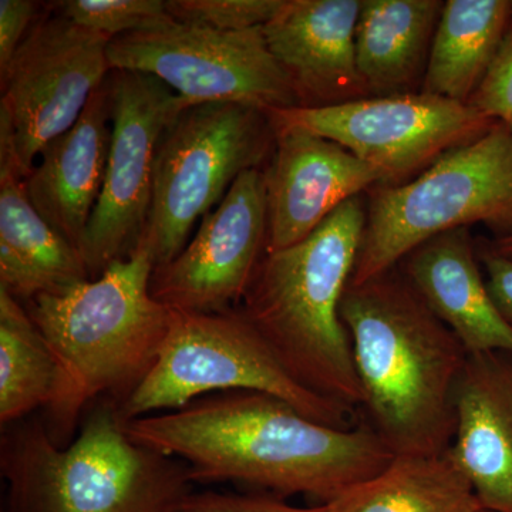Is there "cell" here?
Instances as JSON below:
<instances>
[{"label":"cell","instance_id":"7402d4cb","mask_svg":"<svg viewBox=\"0 0 512 512\" xmlns=\"http://www.w3.org/2000/svg\"><path fill=\"white\" fill-rule=\"evenodd\" d=\"M473 487L447 454L394 456L376 476L311 512H478Z\"/></svg>","mask_w":512,"mask_h":512},{"label":"cell","instance_id":"2e32d148","mask_svg":"<svg viewBox=\"0 0 512 512\" xmlns=\"http://www.w3.org/2000/svg\"><path fill=\"white\" fill-rule=\"evenodd\" d=\"M454 407L448 458L484 508L512 512V362L497 352L468 355Z\"/></svg>","mask_w":512,"mask_h":512},{"label":"cell","instance_id":"52a82bcc","mask_svg":"<svg viewBox=\"0 0 512 512\" xmlns=\"http://www.w3.org/2000/svg\"><path fill=\"white\" fill-rule=\"evenodd\" d=\"M238 390L271 394L326 426L350 427L352 412L299 383L237 309L171 311L170 329L156 365L119 403V413L127 423L173 412L210 394Z\"/></svg>","mask_w":512,"mask_h":512},{"label":"cell","instance_id":"277c9868","mask_svg":"<svg viewBox=\"0 0 512 512\" xmlns=\"http://www.w3.org/2000/svg\"><path fill=\"white\" fill-rule=\"evenodd\" d=\"M366 221L359 195L299 244L265 252L237 308L299 383L350 412L362 407V390L340 303Z\"/></svg>","mask_w":512,"mask_h":512},{"label":"cell","instance_id":"e0dca14e","mask_svg":"<svg viewBox=\"0 0 512 512\" xmlns=\"http://www.w3.org/2000/svg\"><path fill=\"white\" fill-rule=\"evenodd\" d=\"M480 265L470 229L458 228L423 242L399 269L468 355H512V328L495 308Z\"/></svg>","mask_w":512,"mask_h":512},{"label":"cell","instance_id":"5b68a950","mask_svg":"<svg viewBox=\"0 0 512 512\" xmlns=\"http://www.w3.org/2000/svg\"><path fill=\"white\" fill-rule=\"evenodd\" d=\"M0 470L6 512H177L194 493L187 464L131 440L110 397L90 407L64 448L42 414L3 427Z\"/></svg>","mask_w":512,"mask_h":512},{"label":"cell","instance_id":"484cf974","mask_svg":"<svg viewBox=\"0 0 512 512\" xmlns=\"http://www.w3.org/2000/svg\"><path fill=\"white\" fill-rule=\"evenodd\" d=\"M512 134V25L483 82L468 103Z\"/></svg>","mask_w":512,"mask_h":512},{"label":"cell","instance_id":"f546056e","mask_svg":"<svg viewBox=\"0 0 512 512\" xmlns=\"http://www.w3.org/2000/svg\"><path fill=\"white\" fill-rule=\"evenodd\" d=\"M488 247L493 249L497 254L505 256V258L512 259V234L504 235V237H498L487 241Z\"/></svg>","mask_w":512,"mask_h":512},{"label":"cell","instance_id":"7c38bea8","mask_svg":"<svg viewBox=\"0 0 512 512\" xmlns=\"http://www.w3.org/2000/svg\"><path fill=\"white\" fill-rule=\"evenodd\" d=\"M110 42L111 37L52 15L49 9L0 72V111L12 124L23 178L43 148L74 126L109 76Z\"/></svg>","mask_w":512,"mask_h":512},{"label":"cell","instance_id":"cb8c5ba5","mask_svg":"<svg viewBox=\"0 0 512 512\" xmlns=\"http://www.w3.org/2000/svg\"><path fill=\"white\" fill-rule=\"evenodd\" d=\"M56 15L114 39L173 18L164 0H63L50 3Z\"/></svg>","mask_w":512,"mask_h":512},{"label":"cell","instance_id":"603a6c76","mask_svg":"<svg viewBox=\"0 0 512 512\" xmlns=\"http://www.w3.org/2000/svg\"><path fill=\"white\" fill-rule=\"evenodd\" d=\"M56 384V363L26 306L0 288V423L45 409Z\"/></svg>","mask_w":512,"mask_h":512},{"label":"cell","instance_id":"ac0fdd59","mask_svg":"<svg viewBox=\"0 0 512 512\" xmlns=\"http://www.w3.org/2000/svg\"><path fill=\"white\" fill-rule=\"evenodd\" d=\"M107 79L72 128L50 141L25 178L26 194L47 224L80 249L99 201L111 144Z\"/></svg>","mask_w":512,"mask_h":512},{"label":"cell","instance_id":"3957f363","mask_svg":"<svg viewBox=\"0 0 512 512\" xmlns=\"http://www.w3.org/2000/svg\"><path fill=\"white\" fill-rule=\"evenodd\" d=\"M154 268L141 238L99 278L23 303L56 363L55 390L42 413L56 446L76 439L90 404L123 402L156 365L171 309L151 295Z\"/></svg>","mask_w":512,"mask_h":512},{"label":"cell","instance_id":"9c48e42d","mask_svg":"<svg viewBox=\"0 0 512 512\" xmlns=\"http://www.w3.org/2000/svg\"><path fill=\"white\" fill-rule=\"evenodd\" d=\"M111 70L151 74L188 107L237 103L269 111L298 107L295 93L266 45L264 30L224 32L180 22L111 39Z\"/></svg>","mask_w":512,"mask_h":512},{"label":"cell","instance_id":"44dd1931","mask_svg":"<svg viewBox=\"0 0 512 512\" xmlns=\"http://www.w3.org/2000/svg\"><path fill=\"white\" fill-rule=\"evenodd\" d=\"M510 28L511 2L507 0L444 2L421 93L468 103Z\"/></svg>","mask_w":512,"mask_h":512},{"label":"cell","instance_id":"7a4b0ae2","mask_svg":"<svg viewBox=\"0 0 512 512\" xmlns=\"http://www.w3.org/2000/svg\"><path fill=\"white\" fill-rule=\"evenodd\" d=\"M340 318L352 342L362 409L393 456H443L456 434L454 394L468 353L399 266L349 284Z\"/></svg>","mask_w":512,"mask_h":512},{"label":"cell","instance_id":"6da1fadb","mask_svg":"<svg viewBox=\"0 0 512 512\" xmlns=\"http://www.w3.org/2000/svg\"><path fill=\"white\" fill-rule=\"evenodd\" d=\"M131 440L187 464L194 483H232L329 503L394 456L367 424L338 429L259 392L200 397L124 423Z\"/></svg>","mask_w":512,"mask_h":512},{"label":"cell","instance_id":"8992f818","mask_svg":"<svg viewBox=\"0 0 512 512\" xmlns=\"http://www.w3.org/2000/svg\"><path fill=\"white\" fill-rule=\"evenodd\" d=\"M367 221L350 284L399 266L443 232L483 224L512 234V134L497 121L484 136L454 148L402 185L367 191Z\"/></svg>","mask_w":512,"mask_h":512},{"label":"cell","instance_id":"30bf717a","mask_svg":"<svg viewBox=\"0 0 512 512\" xmlns=\"http://www.w3.org/2000/svg\"><path fill=\"white\" fill-rule=\"evenodd\" d=\"M276 131L328 138L375 168L383 185H402L448 151L484 136L497 121L476 107L430 94L366 97L322 109L269 110Z\"/></svg>","mask_w":512,"mask_h":512},{"label":"cell","instance_id":"9a60e30c","mask_svg":"<svg viewBox=\"0 0 512 512\" xmlns=\"http://www.w3.org/2000/svg\"><path fill=\"white\" fill-rule=\"evenodd\" d=\"M362 0H284L262 26L298 107L322 109L369 97L356 63Z\"/></svg>","mask_w":512,"mask_h":512},{"label":"cell","instance_id":"83f0119b","mask_svg":"<svg viewBox=\"0 0 512 512\" xmlns=\"http://www.w3.org/2000/svg\"><path fill=\"white\" fill-rule=\"evenodd\" d=\"M39 3L32 0L0 2V72L5 70L18 52L23 40L39 18Z\"/></svg>","mask_w":512,"mask_h":512},{"label":"cell","instance_id":"ffe728a7","mask_svg":"<svg viewBox=\"0 0 512 512\" xmlns=\"http://www.w3.org/2000/svg\"><path fill=\"white\" fill-rule=\"evenodd\" d=\"M444 2L362 0L356 63L369 97L421 93Z\"/></svg>","mask_w":512,"mask_h":512},{"label":"cell","instance_id":"8fae6325","mask_svg":"<svg viewBox=\"0 0 512 512\" xmlns=\"http://www.w3.org/2000/svg\"><path fill=\"white\" fill-rule=\"evenodd\" d=\"M111 144L106 178L80 252L90 279L133 254L153 202L161 138L188 104L151 74L111 70Z\"/></svg>","mask_w":512,"mask_h":512},{"label":"cell","instance_id":"1f68e13d","mask_svg":"<svg viewBox=\"0 0 512 512\" xmlns=\"http://www.w3.org/2000/svg\"><path fill=\"white\" fill-rule=\"evenodd\" d=\"M511 25H512V2H511Z\"/></svg>","mask_w":512,"mask_h":512},{"label":"cell","instance_id":"ba28073f","mask_svg":"<svg viewBox=\"0 0 512 512\" xmlns=\"http://www.w3.org/2000/svg\"><path fill=\"white\" fill-rule=\"evenodd\" d=\"M275 143L268 113L244 104H198L177 117L158 146L143 235L156 266L183 251L195 222L220 204L239 175L264 170Z\"/></svg>","mask_w":512,"mask_h":512},{"label":"cell","instance_id":"4316f807","mask_svg":"<svg viewBox=\"0 0 512 512\" xmlns=\"http://www.w3.org/2000/svg\"><path fill=\"white\" fill-rule=\"evenodd\" d=\"M177 512H311L309 508L292 507L281 500L252 495L191 493Z\"/></svg>","mask_w":512,"mask_h":512},{"label":"cell","instance_id":"d4e9b609","mask_svg":"<svg viewBox=\"0 0 512 512\" xmlns=\"http://www.w3.org/2000/svg\"><path fill=\"white\" fill-rule=\"evenodd\" d=\"M282 5L284 0H167L175 20L224 32L262 28Z\"/></svg>","mask_w":512,"mask_h":512},{"label":"cell","instance_id":"d6986e66","mask_svg":"<svg viewBox=\"0 0 512 512\" xmlns=\"http://www.w3.org/2000/svg\"><path fill=\"white\" fill-rule=\"evenodd\" d=\"M89 279L80 249L33 207L18 165L0 163V288L26 303Z\"/></svg>","mask_w":512,"mask_h":512},{"label":"cell","instance_id":"f1b7e54d","mask_svg":"<svg viewBox=\"0 0 512 512\" xmlns=\"http://www.w3.org/2000/svg\"><path fill=\"white\" fill-rule=\"evenodd\" d=\"M478 258L487 274V288L495 308L512 328V259L497 254L487 242L477 244Z\"/></svg>","mask_w":512,"mask_h":512},{"label":"cell","instance_id":"4fadbf2b","mask_svg":"<svg viewBox=\"0 0 512 512\" xmlns=\"http://www.w3.org/2000/svg\"><path fill=\"white\" fill-rule=\"evenodd\" d=\"M268 239L264 170L239 175L194 238L151 275L153 298L171 311H234L244 298Z\"/></svg>","mask_w":512,"mask_h":512},{"label":"cell","instance_id":"4dcf8cb0","mask_svg":"<svg viewBox=\"0 0 512 512\" xmlns=\"http://www.w3.org/2000/svg\"><path fill=\"white\" fill-rule=\"evenodd\" d=\"M478 512H494V511H490V510H487V508H483V510L478 511Z\"/></svg>","mask_w":512,"mask_h":512},{"label":"cell","instance_id":"5bb4252c","mask_svg":"<svg viewBox=\"0 0 512 512\" xmlns=\"http://www.w3.org/2000/svg\"><path fill=\"white\" fill-rule=\"evenodd\" d=\"M266 252L293 247L350 198L383 185V177L345 147L301 130L276 131L264 168Z\"/></svg>","mask_w":512,"mask_h":512}]
</instances>
